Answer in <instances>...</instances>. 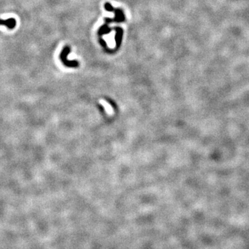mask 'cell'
Here are the masks:
<instances>
[{
	"label": "cell",
	"instance_id": "obj_1",
	"mask_svg": "<svg viewBox=\"0 0 249 249\" xmlns=\"http://www.w3.org/2000/svg\"><path fill=\"white\" fill-rule=\"evenodd\" d=\"M70 52V48L68 46H66V47L64 48L63 51H62V53H60V60L61 61L63 62V63L65 64L66 66H69V67H75L77 65H78V62H76L75 60L74 61H69L67 60V55L68 53Z\"/></svg>",
	"mask_w": 249,
	"mask_h": 249
},
{
	"label": "cell",
	"instance_id": "obj_2",
	"mask_svg": "<svg viewBox=\"0 0 249 249\" xmlns=\"http://www.w3.org/2000/svg\"><path fill=\"white\" fill-rule=\"evenodd\" d=\"M0 25L6 26L9 29H13L16 26V21L14 18H9L8 19H0Z\"/></svg>",
	"mask_w": 249,
	"mask_h": 249
},
{
	"label": "cell",
	"instance_id": "obj_3",
	"mask_svg": "<svg viewBox=\"0 0 249 249\" xmlns=\"http://www.w3.org/2000/svg\"><path fill=\"white\" fill-rule=\"evenodd\" d=\"M101 103L104 104L103 106L104 107V108H105V110H106L107 112L109 113V114H112V113H113V112H112L113 110H112V107H111L109 104L107 103L106 102H105V103H103V102L102 101Z\"/></svg>",
	"mask_w": 249,
	"mask_h": 249
}]
</instances>
